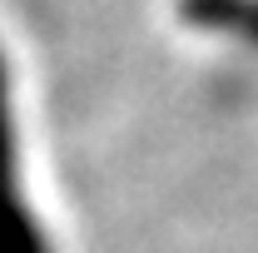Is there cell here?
Instances as JSON below:
<instances>
[{"label": "cell", "mask_w": 258, "mask_h": 253, "mask_svg": "<svg viewBox=\"0 0 258 253\" xmlns=\"http://www.w3.org/2000/svg\"><path fill=\"white\" fill-rule=\"evenodd\" d=\"M0 253H50V238L20 189V149H15V114H10V75L0 55Z\"/></svg>", "instance_id": "1"}, {"label": "cell", "mask_w": 258, "mask_h": 253, "mask_svg": "<svg viewBox=\"0 0 258 253\" xmlns=\"http://www.w3.org/2000/svg\"><path fill=\"white\" fill-rule=\"evenodd\" d=\"M179 20L194 30H214V35H238L258 45V0H174Z\"/></svg>", "instance_id": "2"}]
</instances>
